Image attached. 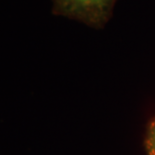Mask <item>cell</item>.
I'll use <instances>...</instances> for the list:
<instances>
[{"label":"cell","mask_w":155,"mask_h":155,"mask_svg":"<svg viewBox=\"0 0 155 155\" xmlns=\"http://www.w3.org/2000/svg\"><path fill=\"white\" fill-rule=\"evenodd\" d=\"M145 148L147 155H155V117L148 124L145 136Z\"/></svg>","instance_id":"7a4b0ae2"},{"label":"cell","mask_w":155,"mask_h":155,"mask_svg":"<svg viewBox=\"0 0 155 155\" xmlns=\"http://www.w3.org/2000/svg\"><path fill=\"white\" fill-rule=\"evenodd\" d=\"M58 11L100 27L108 20L115 0H55Z\"/></svg>","instance_id":"6da1fadb"}]
</instances>
